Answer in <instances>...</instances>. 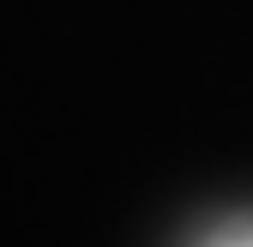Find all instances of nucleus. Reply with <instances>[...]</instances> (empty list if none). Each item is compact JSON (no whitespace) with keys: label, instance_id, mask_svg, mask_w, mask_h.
Segmentation results:
<instances>
[{"label":"nucleus","instance_id":"obj_1","mask_svg":"<svg viewBox=\"0 0 253 247\" xmlns=\"http://www.w3.org/2000/svg\"><path fill=\"white\" fill-rule=\"evenodd\" d=\"M199 247H253V217H229L223 229H211Z\"/></svg>","mask_w":253,"mask_h":247}]
</instances>
